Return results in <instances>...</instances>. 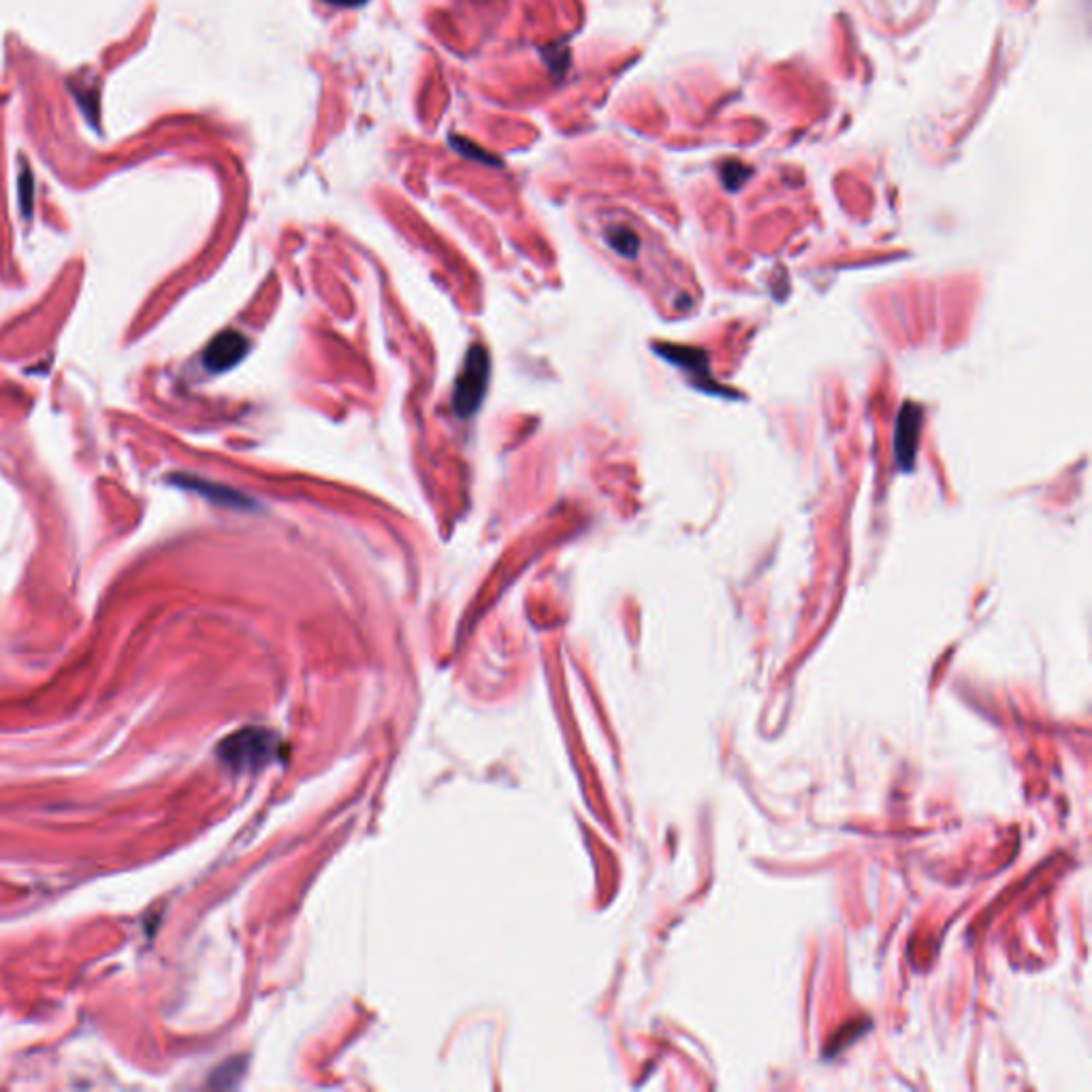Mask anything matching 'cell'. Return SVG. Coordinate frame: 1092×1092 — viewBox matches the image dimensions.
<instances>
[{
	"instance_id": "6da1fadb",
	"label": "cell",
	"mask_w": 1092,
	"mask_h": 1092,
	"mask_svg": "<svg viewBox=\"0 0 1092 1092\" xmlns=\"http://www.w3.org/2000/svg\"><path fill=\"white\" fill-rule=\"evenodd\" d=\"M491 376V359L483 346H472L466 355L464 367L455 380L453 410L457 417L468 419L485 402Z\"/></svg>"
},
{
	"instance_id": "7a4b0ae2",
	"label": "cell",
	"mask_w": 1092,
	"mask_h": 1092,
	"mask_svg": "<svg viewBox=\"0 0 1092 1092\" xmlns=\"http://www.w3.org/2000/svg\"><path fill=\"white\" fill-rule=\"evenodd\" d=\"M280 743L265 730H241L220 745V758L235 771H248L269 764L278 756Z\"/></svg>"
},
{
	"instance_id": "3957f363",
	"label": "cell",
	"mask_w": 1092,
	"mask_h": 1092,
	"mask_svg": "<svg viewBox=\"0 0 1092 1092\" xmlns=\"http://www.w3.org/2000/svg\"><path fill=\"white\" fill-rule=\"evenodd\" d=\"M919 429H921V410L915 404H905L899 412L897 421V438H895V453L901 470L911 472L917 444H919Z\"/></svg>"
},
{
	"instance_id": "277c9868",
	"label": "cell",
	"mask_w": 1092,
	"mask_h": 1092,
	"mask_svg": "<svg viewBox=\"0 0 1092 1092\" xmlns=\"http://www.w3.org/2000/svg\"><path fill=\"white\" fill-rule=\"evenodd\" d=\"M245 355H248V340L237 331H224L218 337H213L205 348L203 363L209 372L220 374L235 367Z\"/></svg>"
},
{
	"instance_id": "5b68a950",
	"label": "cell",
	"mask_w": 1092,
	"mask_h": 1092,
	"mask_svg": "<svg viewBox=\"0 0 1092 1092\" xmlns=\"http://www.w3.org/2000/svg\"><path fill=\"white\" fill-rule=\"evenodd\" d=\"M178 487L186 489V491H192V494H198L203 496L207 500H211L213 504L218 506H224V509H237V511H248L252 502L237 494V491L233 489H226L222 485H213L209 481H203V479H196V476H186V474H178L172 479Z\"/></svg>"
},
{
	"instance_id": "8992f818",
	"label": "cell",
	"mask_w": 1092,
	"mask_h": 1092,
	"mask_svg": "<svg viewBox=\"0 0 1092 1092\" xmlns=\"http://www.w3.org/2000/svg\"><path fill=\"white\" fill-rule=\"evenodd\" d=\"M610 248L621 254L623 258H634L638 254V248H640V241L636 237V233H632L629 228H623V226H614L608 230L606 235Z\"/></svg>"
},
{
	"instance_id": "52a82bcc",
	"label": "cell",
	"mask_w": 1092,
	"mask_h": 1092,
	"mask_svg": "<svg viewBox=\"0 0 1092 1092\" xmlns=\"http://www.w3.org/2000/svg\"><path fill=\"white\" fill-rule=\"evenodd\" d=\"M20 203H22V213L24 218H30V209H33V188H35V182H33V176H30L28 167L24 165L22 169V176H20Z\"/></svg>"
}]
</instances>
